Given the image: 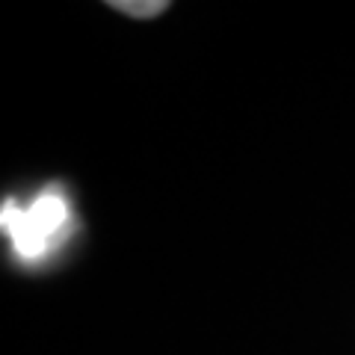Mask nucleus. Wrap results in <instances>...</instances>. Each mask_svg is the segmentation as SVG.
<instances>
[{
	"label": "nucleus",
	"instance_id": "1",
	"mask_svg": "<svg viewBox=\"0 0 355 355\" xmlns=\"http://www.w3.org/2000/svg\"><path fill=\"white\" fill-rule=\"evenodd\" d=\"M69 228V202L57 184L44 187L27 207H18L15 202L3 205V231L12 240L15 254L27 263H36L44 254H51L62 243Z\"/></svg>",
	"mask_w": 355,
	"mask_h": 355
},
{
	"label": "nucleus",
	"instance_id": "2",
	"mask_svg": "<svg viewBox=\"0 0 355 355\" xmlns=\"http://www.w3.org/2000/svg\"><path fill=\"white\" fill-rule=\"evenodd\" d=\"M110 6L130 15V18H154V15H160V12L169 9L166 0H113Z\"/></svg>",
	"mask_w": 355,
	"mask_h": 355
}]
</instances>
